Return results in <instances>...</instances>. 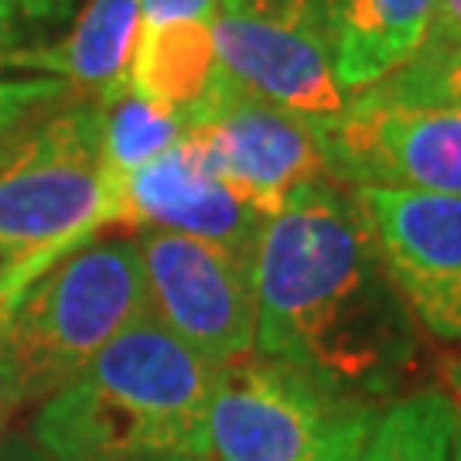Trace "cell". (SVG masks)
<instances>
[{
	"label": "cell",
	"mask_w": 461,
	"mask_h": 461,
	"mask_svg": "<svg viewBox=\"0 0 461 461\" xmlns=\"http://www.w3.org/2000/svg\"><path fill=\"white\" fill-rule=\"evenodd\" d=\"M212 38L219 68L249 96L304 116L318 131L348 110V96L335 83L325 34L280 24L222 0L212 17Z\"/></svg>",
	"instance_id": "obj_11"
},
{
	"label": "cell",
	"mask_w": 461,
	"mask_h": 461,
	"mask_svg": "<svg viewBox=\"0 0 461 461\" xmlns=\"http://www.w3.org/2000/svg\"><path fill=\"white\" fill-rule=\"evenodd\" d=\"M253 277L257 356L373 407L407 390L420 321L379 260L352 188L304 185L267 222Z\"/></svg>",
	"instance_id": "obj_1"
},
{
	"label": "cell",
	"mask_w": 461,
	"mask_h": 461,
	"mask_svg": "<svg viewBox=\"0 0 461 461\" xmlns=\"http://www.w3.org/2000/svg\"><path fill=\"white\" fill-rule=\"evenodd\" d=\"M140 314L148 287L137 236H96L0 308V390L45 400L83 373Z\"/></svg>",
	"instance_id": "obj_4"
},
{
	"label": "cell",
	"mask_w": 461,
	"mask_h": 461,
	"mask_svg": "<svg viewBox=\"0 0 461 461\" xmlns=\"http://www.w3.org/2000/svg\"><path fill=\"white\" fill-rule=\"evenodd\" d=\"M185 131L202 144L222 185L267 219H274L304 185L331 182L321 131L304 116L249 96L222 68Z\"/></svg>",
	"instance_id": "obj_6"
},
{
	"label": "cell",
	"mask_w": 461,
	"mask_h": 461,
	"mask_svg": "<svg viewBox=\"0 0 461 461\" xmlns=\"http://www.w3.org/2000/svg\"><path fill=\"white\" fill-rule=\"evenodd\" d=\"M321 137L331 182L461 195L458 106H403L356 93Z\"/></svg>",
	"instance_id": "obj_8"
},
{
	"label": "cell",
	"mask_w": 461,
	"mask_h": 461,
	"mask_svg": "<svg viewBox=\"0 0 461 461\" xmlns=\"http://www.w3.org/2000/svg\"><path fill=\"white\" fill-rule=\"evenodd\" d=\"M230 4H240V7H249L270 21L308 28L318 34H325V21H329L331 7V0H230Z\"/></svg>",
	"instance_id": "obj_18"
},
{
	"label": "cell",
	"mask_w": 461,
	"mask_h": 461,
	"mask_svg": "<svg viewBox=\"0 0 461 461\" xmlns=\"http://www.w3.org/2000/svg\"><path fill=\"white\" fill-rule=\"evenodd\" d=\"M185 133L178 116L150 106L137 93H120L103 103V158L113 178H123L154 161Z\"/></svg>",
	"instance_id": "obj_16"
},
{
	"label": "cell",
	"mask_w": 461,
	"mask_h": 461,
	"mask_svg": "<svg viewBox=\"0 0 461 461\" xmlns=\"http://www.w3.org/2000/svg\"><path fill=\"white\" fill-rule=\"evenodd\" d=\"M11 4L32 17H51V14H59L68 0H11Z\"/></svg>",
	"instance_id": "obj_22"
},
{
	"label": "cell",
	"mask_w": 461,
	"mask_h": 461,
	"mask_svg": "<svg viewBox=\"0 0 461 461\" xmlns=\"http://www.w3.org/2000/svg\"><path fill=\"white\" fill-rule=\"evenodd\" d=\"M451 386L458 390V396H455V400H458V407H461V366L455 369V373H451Z\"/></svg>",
	"instance_id": "obj_26"
},
{
	"label": "cell",
	"mask_w": 461,
	"mask_h": 461,
	"mask_svg": "<svg viewBox=\"0 0 461 461\" xmlns=\"http://www.w3.org/2000/svg\"><path fill=\"white\" fill-rule=\"evenodd\" d=\"M376 99L403 106H458L461 110V45L424 41L403 66L373 89Z\"/></svg>",
	"instance_id": "obj_17"
},
{
	"label": "cell",
	"mask_w": 461,
	"mask_h": 461,
	"mask_svg": "<svg viewBox=\"0 0 461 461\" xmlns=\"http://www.w3.org/2000/svg\"><path fill=\"white\" fill-rule=\"evenodd\" d=\"M148 312L212 363L257 352L253 264L219 243L167 230L137 236Z\"/></svg>",
	"instance_id": "obj_7"
},
{
	"label": "cell",
	"mask_w": 461,
	"mask_h": 461,
	"mask_svg": "<svg viewBox=\"0 0 461 461\" xmlns=\"http://www.w3.org/2000/svg\"><path fill=\"white\" fill-rule=\"evenodd\" d=\"M0 461H55V458L45 455L28 434H11V438H0Z\"/></svg>",
	"instance_id": "obj_21"
},
{
	"label": "cell",
	"mask_w": 461,
	"mask_h": 461,
	"mask_svg": "<svg viewBox=\"0 0 461 461\" xmlns=\"http://www.w3.org/2000/svg\"><path fill=\"white\" fill-rule=\"evenodd\" d=\"M11 11H14V4H11V0H0V34L7 32V21H11Z\"/></svg>",
	"instance_id": "obj_25"
},
{
	"label": "cell",
	"mask_w": 461,
	"mask_h": 461,
	"mask_svg": "<svg viewBox=\"0 0 461 461\" xmlns=\"http://www.w3.org/2000/svg\"><path fill=\"white\" fill-rule=\"evenodd\" d=\"M383 407L249 352L219 363L205 413L212 461H352Z\"/></svg>",
	"instance_id": "obj_5"
},
{
	"label": "cell",
	"mask_w": 461,
	"mask_h": 461,
	"mask_svg": "<svg viewBox=\"0 0 461 461\" xmlns=\"http://www.w3.org/2000/svg\"><path fill=\"white\" fill-rule=\"evenodd\" d=\"M352 461H461L458 400L420 390L386 403Z\"/></svg>",
	"instance_id": "obj_15"
},
{
	"label": "cell",
	"mask_w": 461,
	"mask_h": 461,
	"mask_svg": "<svg viewBox=\"0 0 461 461\" xmlns=\"http://www.w3.org/2000/svg\"><path fill=\"white\" fill-rule=\"evenodd\" d=\"M17 411V403L11 400V396L0 390V434H4V428H7V417Z\"/></svg>",
	"instance_id": "obj_23"
},
{
	"label": "cell",
	"mask_w": 461,
	"mask_h": 461,
	"mask_svg": "<svg viewBox=\"0 0 461 461\" xmlns=\"http://www.w3.org/2000/svg\"><path fill=\"white\" fill-rule=\"evenodd\" d=\"M219 363L140 314L62 390L41 400L34 445L55 461L209 458L205 413Z\"/></svg>",
	"instance_id": "obj_2"
},
{
	"label": "cell",
	"mask_w": 461,
	"mask_h": 461,
	"mask_svg": "<svg viewBox=\"0 0 461 461\" xmlns=\"http://www.w3.org/2000/svg\"><path fill=\"white\" fill-rule=\"evenodd\" d=\"M219 79L212 21L140 24L131 62V93L188 123Z\"/></svg>",
	"instance_id": "obj_14"
},
{
	"label": "cell",
	"mask_w": 461,
	"mask_h": 461,
	"mask_svg": "<svg viewBox=\"0 0 461 461\" xmlns=\"http://www.w3.org/2000/svg\"><path fill=\"white\" fill-rule=\"evenodd\" d=\"M267 222L264 212L222 185L188 131L154 161L113 178V226L185 232L257 264Z\"/></svg>",
	"instance_id": "obj_10"
},
{
	"label": "cell",
	"mask_w": 461,
	"mask_h": 461,
	"mask_svg": "<svg viewBox=\"0 0 461 461\" xmlns=\"http://www.w3.org/2000/svg\"><path fill=\"white\" fill-rule=\"evenodd\" d=\"M222 0H140V24L165 21H212Z\"/></svg>",
	"instance_id": "obj_19"
},
{
	"label": "cell",
	"mask_w": 461,
	"mask_h": 461,
	"mask_svg": "<svg viewBox=\"0 0 461 461\" xmlns=\"http://www.w3.org/2000/svg\"><path fill=\"white\" fill-rule=\"evenodd\" d=\"M352 195L413 318L434 339L461 346V195L386 185Z\"/></svg>",
	"instance_id": "obj_9"
},
{
	"label": "cell",
	"mask_w": 461,
	"mask_h": 461,
	"mask_svg": "<svg viewBox=\"0 0 461 461\" xmlns=\"http://www.w3.org/2000/svg\"><path fill=\"white\" fill-rule=\"evenodd\" d=\"M428 38L441 45H461V0H434V21H430Z\"/></svg>",
	"instance_id": "obj_20"
},
{
	"label": "cell",
	"mask_w": 461,
	"mask_h": 461,
	"mask_svg": "<svg viewBox=\"0 0 461 461\" xmlns=\"http://www.w3.org/2000/svg\"><path fill=\"white\" fill-rule=\"evenodd\" d=\"M113 230L103 103L62 93L0 131V308L38 274Z\"/></svg>",
	"instance_id": "obj_3"
},
{
	"label": "cell",
	"mask_w": 461,
	"mask_h": 461,
	"mask_svg": "<svg viewBox=\"0 0 461 461\" xmlns=\"http://www.w3.org/2000/svg\"><path fill=\"white\" fill-rule=\"evenodd\" d=\"M137 461H212V458H195V455H150V458Z\"/></svg>",
	"instance_id": "obj_24"
},
{
	"label": "cell",
	"mask_w": 461,
	"mask_h": 461,
	"mask_svg": "<svg viewBox=\"0 0 461 461\" xmlns=\"http://www.w3.org/2000/svg\"><path fill=\"white\" fill-rule=\"evenodd\" d=\"M434 0H331L325 41L346 96L383 83L424 45Z\"/></svg>",
	"instance_id": "obj_13"
},
{
	"label": "cell",
	"mask_w": 461,
	"mask_h": 461,
	"mask_svg": "<svg viewBox=\"0 0 461 461\" xmlns=\"http://www.w3.org/2000/svg\"><path fill=\"white\" fill-rule=\"evenodd\" d=\"M140 38V0H86L72 32L49 49L11 51L4 62L45 68L76 96L110 103L131 89V62Z\"/></svg>",
	"instance_id": "obj_12"
}]
</instances>
